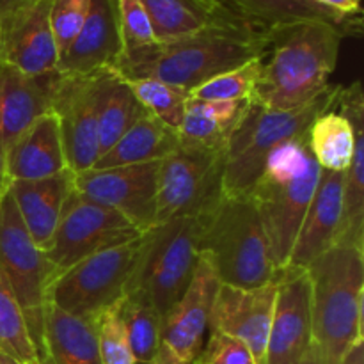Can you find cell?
<instances>
[{
	"mask_svg": "<svg viewBox=\"0 0 364 364\" xmlns=\"http://www.w3.org/2000/svg\"><path fill=\"white\" fill-rule=\"evenodd\" d=\"M267 31L249 21L212 25L183 38L123 50L112 70L127 80L155 78L191 92L262 55Z\"/></svg>",
	"mask_w": 364,
	"mask_h": 364,
	"instance_id": "obj_1",
	"label": "cell"
},
{
	"mask_svg": "<svg viewBox=\"0 0 364 364\" xmlns=\"http://www.w3.org/2000/svg\"><path fill=\"white\" fill-rule=\"evenodd\" d=\"M343 32L334 25L301 20L267 31L252 102L270 110L306 105L331 87Z\"/></svg>",
	"mask_w": 364,
	"mask_h": 364,
	"instance_id": "obj_2",
	"label": "cell"
},
{
	"mask_svg": "<svg viewBox=\"0 0 364 364\" xmlns=\"http://www.w3.org/2000/svg\"><path fill=\"white\" fill-rule=\"evenodd\" d=\"M320 166L308 135L279 146L269 156L262 176L249 192L267 235L276 270L290 262L295 238L320 180Z\"/></svg>",
	"mask_w": 364,
	"mask_h": 364,
	"instance_id": "obj_3",
	"label": "cell"
},
{
	"mask_svg": "<svg viewBox=\"0 0 364 364\" xmlns=\"http://www.w3.org/2000/svg\"><path fill=\"white\" fill-rule=\"evenodd\" d=\"M364 251L333 245L308 267L311 338L322 364H340L363 341Z\"/></svg>",
	"mask_w": 364,
	"mask_h": 364,
	"instance_id": "obj_4",
	"label": "cell"
},
{
	"mask_svg": "<svg viewBox=\"0 0 364 364\" xmlns=\"http://www.w3.org/2000/svg\"><path fill=\"white\" fill-rule=\"evenodd\" d=\"M199 252L212 259L220 284L258 288L277 277L269 240L249 196H223L203 215Z\"/></svg>",
	"mask_w": 364,
	"mask_h": 364,
	"instance_id": "obj_5",
	"label": "cell"
},
{
	"mask_svg": "<svg viewBox=\"0 0 364 364\" xmlns=\"http://www.w3.org/2000/svg\"><path fill=\"white\" fill-rule=\"evenodd\" d=\"M338 87H329L318 98L290 110H270L249 102L228 139L224 196H247L262 176L269 156L279 146L308 135L315 117L336 102Z\"/></svg>",
	"mask_w": 364,
	"mask_h": 364,
	"instance_id": "obj_6",
	"label": "cell"
},
{
	"mask_svg": "<svg viewBox=\"0 0 364 364\" xmlns=\"http://www.w3.org/2000/svg\"><path fill=\"white\" fill-rule=\"evenodd\" d=\"M203 215L176 217L146 235L127 291H139L162 316L185 294L199 259Z\"/></svg>",
	"mask_w": 364,
	"mask_h": 364,
	"instance_id": "obj_7",
	"label": "cell"
},
{
	"mask_svg": "<svg viewBox=\"0 0 364 364\" xmlns=\"http://www.w3.org/2000/svg\"><path fill=\"white\" fill-rule=\"evenodd\" d=\"M146 235L103 249L57 274L50 283L46 302L60 311L96 322L103 311L116 306L127 294L146 245Z\"/></svg>",
	"mask_w": 364,
	"mask_h": 364,
	"instance_id": "obj_8",
	"label": "cell"
},
{
	"mask_svg": "<svg viewBox=\"0 0 364 364\" xmlns=\"http://www.w3.org/2000/svg\"><path fill=\"white\" fill-rule=\"evenodd\" d=\"M226 148L178 146L160 160L156 226L176 217L208 213L223 199Z\"/></svg>",
	"mask_w": 364,
	"mask_h": 364,
	"instance_id": "obj_9",
	"label": "cell"
},
{
	"mask_svg": "<svg viewBox=\"0 0 364 364\" xmlns=\"http://www.w3.org/2000/svg\"><path fill=\"white\" fill-rule=\"evenodd\" d=\"M0 265L23 309L38 363H41L43 311L57 270L31 238L7 188L0 198Z\"/></svg>",
	"mask_w": 364,
	"mask_h": 364,
	"instance_id": "obj_10",
	"label": "cell"
},
{
	"mask_svg": "<svg viewBox=\"0 0 364 364\" xmlns=\"http://www.w3.org/2000/svg\"><path fill=\"white\" fill-rule=\"evenodd\" d=\"M144 233L116 210L91 201L73 188L64 203L46 258L57 274L103 249L135 240Z\"/></svg>",
	"mask_w": 364,
	"mask_h": 364,
	"instance_id": "obj_11",
	"label": "cell"
},
{
	"mask_svg": "<svg viewBox=\"0 0 364 364\" xmlns=\"http://www.w3.org/2000/svg\"><path fill=\"white\" fill-rule=\"evenodd\" d=\"M160 160L89 169L75 174V188L91 201L116 210L141 233L156 226V178Z\"/></svg>",
	"mask_w": 364,
	"mask_h": 364,
	"instance_id": "obj_12",
	"label": "cell"
},
{
	"mask_svg": "<svg viewBox=\"0 0 364 364\" xmlns=\"http://www.w3.org/2000/svg\"><path fill=\"white\" fill-rule=\"evenodd\" d=\"M50 7L52 0H18L0 14V63L25 75L57 70L59 50Z\"/></svg>",
	"mask_w": 364,
	"mask_h": 364,
	"instance_id": "obj_13",
	"label": "cell"
},
{
	"mask_svg": "<svg viewBox=\"0 0 364 364\" xmlns=\"http://www.w3.org/2000/svg\"><path fill=\"white\" fill-rule=\"evenodd\" d=\"M311 341V281L288 265L277 272L265 364H299Z\"/></svg>",
	"mask_w": 364,
	"mask_h": 364,
	"instance_id": "obj_14",
	"label": "cell"
},
{
	"mask_svg": "<svg viewBox=\"0 0 364 364\" xmlns=\"http://www.w3.org/2000/svg\"><path fill=\"white\" fill-rule=\"evenodd\" d=\"M52 112L59 119L68 167L75 174L92 169L100 159L95 73L64 75L59 71Z\"/></svg>",
	"mask_w": 364,
	"mask_h": 364,
	"instance_id": "obj_15",
	"label": "cell"
},
{
	"mask_svg": "<svg viewBox=\"0 0 364 364\" xmlns=\"http://www.w3.org/2000/svg\"><path fill=\"white\" fill-rule=\"evenodd\" d=\"M219 288L212 259L199 252L191 284L162 318V341L183 361L194 364L201 354Z\"/></svg>",
	"mask_w": 364,
	"mask_h": 364,
	"instance_id": "obj_16",
	"label": "cell"
},
{
	"mask_svg": "<svg viewBox=\"0 0 364 364\" xmlns=\"http://www.w3.org/2000/svg\"><path fill=\"white\" fill-rule=\"evenodd\" d=\"M277 277L258 288L220 284L210 315L208 331L233 336L245 343L256 364H265L272 323Z\"/></svg>",
	"mask_w": 364,
	"mask_h": 364,
	"instance_id": "obj_17",
	"label": "cell"
},
{
	"mask_svg": "<svg viewBox=\"0 0 364 364\" xmlns=\"http://www.w3.org/2000/svg\"><path fill=\"white\" fill-rule=\"evenodd\" d=\"M59 71L25 75L0 63V151L9 146L45 114L52 112Z\"/></svg>",
	"mask_w": 364,
	"mask_h": 364,
	"instance_id": "obj_18",
	"label": "cell"
},
{
	"mask_svg": "<svg viewBox=\"0 0 364 364\" xmlns=\"http://www.w3.org/2000/svg\"><path fill=\"white\" fill-rule=\"evenodd\" d=\"M123 53L117 0H91L87 16L66 52L59 57L57 71L64 75H92L114 68Z\"/></svg>",
	"mask_w": 364,
	"mask_h": 364,
	"instance_id": "obj_19",
	"label": "cell"
},
{
	"mask_svg": "<svg viewBox=\"0 0 364 364\" xmlns=\"http://www.w3.org/2000/svg\"><path fill=\"white\" fill-rule=\"evenodd\" d=\"M70 169L53 112L36 119L4 153V174L9 181H34Z\"/></svg>",
	"mask_w": 364,
	"mask_h": 364,
	"instance_id": "obj_20",
	"label": "cell"
},
{
	"mask_svg": "<svg viewBox=\"0 0 364 364\" xmlns=\"http://www.w3.org/2000/svg\"><path fill=\"white\" fill-rule=\"evenodd\" d=\"M6 188L34 244L46 252L59 224L64 203L75 188V173L66 169L43 180L9 181Z\"/></svg>",
	"mask_w": 364,
	"mask_h": 364,
	"instance_id": "obj_21",
	"label": "cell"
},
{
	"mask_svg": "<svg viewBox=\"0 0 364 364\" xmlns=\"http://www.w3.org/2000/svg\"><path fill=\"white\" fill-rule=\"evenodd\" d=\"M343 181L345 173H331V171L320 173L315 196L309 203L291 249L290 262H288L290 267L308 269L316 258L333 247L341 215Z\"/></svg>",
	"mask_w": 364,
	"mask_h": 364,
	"instance_id": "obj_22",
	"label": "cell"
},
{
	"mask_svg": "<svg viewBox=\"0 0 364 364\" xmlns=\"http://www.w3.org/2000/svg\"><path fill=\"white\" fill-rule=\"evenodd\" d=\"M242 20L262 28L291 23L301 20H316L334 25L347 36L363 34V14H345L315 0H217Z\"/></svg>",
	"mask_w": 364,
	"mask_h": 364,
	"instance_id": "obj_23",
	"label": "cell"
},
{
	"mask_svg": "<svg viewBox=\"0 0 364 364\" xmlns=\"http://www.w3.org/2000/svg\"><path fill=\"white\" fill-rule=\"evenodd\" d=\"M38 364H102L96 322L78 318L46 302L43 359Z\"/></svg>",
	"mask_w": 364,
	"mask_h": 364,
	"instance_id": "obj_24",
	"label": "cell"
},
{
	"mask_svg": "<svg viewBox=\"0 0 364 364\" xmlns=\"http://www.w3.org/2000/svg\"><path fill=\"white\" fill-rule=\"evenodd\" d=\"M95 92L98 148L102 156L148 110L135 98L128 82L112 68L95 73Z\"/></svg>",
	"mask_w": 364,
	"mask_h": 364,
	"instance_id": "obj_25",
	"label": "cell"
},
{
	"mask_svg": "<svg viewBox=\"0 0 364 364\" xmlns=\"http://www.w3.org/2000/svg\"><path fill=\"white\" fill-rule=\"evenodd\" d=\"M156 41H171L212 25L245 21L217 0H141Z\"/></svg>",
	"mask_w": 364,
	"mask_h": 364,
	"instance_id": "obj_26",
	"label": "cell"
},
{
	"mask_svg": "<svg viewBox=\"0 0 364 364\" xmlns=\"http://www.w3.org/2000/svg\"><path fill=\"white\" fill-rule=\"evenodd\" d=\"M178 146H180L178 132L153 114L146 112L121 135L112 148L107 149L96 160L92 169H109V167L164 160Z\"/></svg>",
	"mask_w": 364,
	"mask_h": 364,
	"instance_id": "obj_27",
	"label": "cell"
},
{
	"mask_svg": "<svg viewBox=\"0 0 364 364\" xmlns=\"http://www.w3.org/2000/svg\"><path fill=\"white\" fill-rule=\"evenodd\" d=\"M249 102H208L188 96L178 135L181 146L226 148Z\"/></svg>",
	"mask_w": 364,
	"mask_h": 364,
	"instance_id": "obj_28",
	"label": "cell"
},
{
	"mask_svg": "<svg viewBox=\"0 0 364 364\" xmlns=\"http://www.w3.org/2000/svg\"><path fill=\"white\" fill-rule=\"evenodd\" d=\"M117 313L127 331L134 361H149L162 343V316L139 291H127L117 302Z\"/></svg>",
	"mask_w": 364,
	"mask_h": 364,
	"instance_id": "obj_29",
	"label": "cell"
},
{
	"mask_svg": "<svg viewBox=\"0 0 364 364\" xmlns=\"http://www.w3.org/2000/svg\"><path fill=\"white\" fill-rule=\"evenodd\" d=\"M0 354L20 364H38L32 338L28 334L23 309L0 265Z\"/></svg>",
	"mask_w": 364,
	"mask_h": 364,
	"instance_id": "obj_30",
	"label": "cell"
},
{
	"mask_svg": "<svg viewBox=\"0 0 364 364\" xmlns=\"http://www.w3.org/2000/svg\"><path fill=\"white\" fill-rule=\"evenodd\" d=\"M127 80V78H124ZM141 105L178 132L185 114L188 92L155 78H135L127 80Z\"/></svg>",
	"mask_w": 364,
	"mask_h": 364,
	"instance_id": "obj_31",
	"label": "cell"
},
{
	"mask_svg": "<svg viewBox=\"0 0 364 364\" xmlns=\"http://www.w3.org/2000/svg\"><path fill=\"white\" fill-rule=\"evenodd\" d=\"M259 77L258 57L235 70L210 78L188 92L191 98L208 102H252Z\"/></svg>",
	"mask_w": 364,
	"mask_h": 364,
	"instance_id": "obj_32",
	"label": "cell"
},
{
	"mask_svg": "<svg viewBox=\"0 0 364 364\" xmlns=\"http://www.w3.org/2000/svg\"><path fill=\"white\" fill-rule=\"evenodd\" d=\"M96 334L102 364H134L127 331L117 313V304L96 318Z\"/></svg>",
	"mask_w": 364,
	"mask_h": 364,
	"instance_id": "obj_33",
	"label": "cell"
},
{
	"mask_svg": "<svg viewBox=\"0 0 364 364\" xmlns=\"http://www.w3.org/2000/svg\"><path fill=\"white\" fill-rule=\"evenodd\" d=\"M117 20L123 50L139 48L156 41L151 21L141 0H117Z\"/></svg>",
	"mask_w": 364,
	"mask_h": 364,
	"instance_id": "obj_34",
	"label": "cell"
},
{
	"mask_svg": "<svg viewBox=\"0 0 364 364\" xmlns=\"http://www.w3.org/2000/svg\"><path fill=\"white\" fill-rule=\"evenodd\" d=\"M91 0H52L50 7V21L55 36L59 57L66 52L68 46L80 31L89 11Z\"/></svg>",
	"mask_w": 364,
	"mask_h": 364,
	"instance_id": "obj_35",
	"label": "cell"
},
{
	"mask_svg": "<svg viewBox=\"0 0 364 364\" xmlns=\"http://www.w3.org/2000/svg\"><path fill=\"white\" fill-rule=\"evenodd\" d=\"M201 354L194 364H256L251 350L240 340L219 331H208Z\"/></svg>",
	"mask_w": 364,
	"mask_h": 364,
	"instance_id": "obj_36",
	"label": "cell"
},
{
	"mask_svg": "<svg viewBox=\"0 0 364 364\" xmlns=\"http://www.w3.org/2000/svg\"><path fill=\"white\" fill-rule=\"evenodd\" d=\"M134 364H191V363L183 361L181 358H178V355L174 354V352L171 350V348L162 341V343H160V348L156 350V354L153 355L149 361L134 363Z\"/></svg>",
	"mask_w": 364,
	"mask_h": 364,
	"instance_id": "obj_37",
	"label": "cell"
},
{
	"mask_svg": "<svg viewBox=\"0 0 364 364\" xmlns=\"http://www.w3.org/2000/svg\"><path fill=\"white\" fill-rule=\"evenodd\" d=\"M315 2L322 4V6L331 7L334 11H340L345 14H363L361 6L350 2V0H315Z\"/></svg>",
	"mask_w": 364,
	"mask_h": 364,
	"instance_id": "obj_38",
	"label": "cell"
},
{
	"mask_svg": "<svg viewBox=\"0 0 364 364\" xmlns=\"http://www.w3.org/2000/svg\"><path fill=\"white\" fill-rule=\"evenodd\" d=\"M340 364H364V341L352 345L350 350L343 355Z\"/></svg>",
	"mask_w": 364,
	"mask_h": 364,
	"instance_id": "obj_39",
	"label": "cell"
},
{
	"mask_svg": "<svg viewBox=\"0 0 364 364\" xmlns=\"http://www.w3.org/2000/svg\"><path fill=\"white\" fill-rule=\"evenodd\" d=\"M299 364H322V359H320V354H318V348H316V345L313 343L308 347V350H306V354L302 355L301 363Z\"/></svg>",
	"mask_w": 364,
	"mask_h": 364,
	"instance_id": "obj_40",
	"label": "cell"
},
{
	"mask_svg": "<svg viewBox=\"0 0 364 364\" xmlns=\"http://www.w3.org/2000/svg\"><path fill=\"white\" fill-rule=\"evenodd\" d=\"M6 174H4V156H2V151H0V198H2V194L6 192Z\"/></svg>",
	"mask_w": 364,
	"mask_h": 364,
	"instance_id": "obj_41",
	"label": "cell"
},
{
	"mask_svg": "<svg viewBox=\"0 0 364 364\" xmlns=\"http://www.w3.org/2000/svg\"><path fill=\"white\" fill-rule=\"evenodd\" d=\"M14 2H18V0H0V14L9 9Z\"/></svg>",
	"mask_w": 364,
	"mask_h": 364,
	"instance_id": "obj_42",
	"label": "cell"
},
{
	"mask_svg": "<svg viewBox=\"0 0 364 364\" xmlns=\"http://www.w3.org/2000/svg\"><path fill=\"white\" fill-rule=\"evenodd\" d=\"M0 364H20L18 361H14V359H11L9 355L6 354H0Z\"/></svg>",
	"mask_w": 364,
	"mask_h": 364,
	"instance_id": "obj_43",
	"label": "cell"
},
{
	"mask_svg": "<svg viewBox=\"0 0 364 364\" xmlns=\"http://www.w3.org/2000/svg\"><path fill=\"white\" fill-rule=\"evenodd\" d=\"M350 2H354V4H358V6H361V0H350Z\"/></svg>",
	"mask_w": 364,
	"mask_h": 364,
	"instance_id": "obj_44",
	"label": "cell"
}]
</instances>
